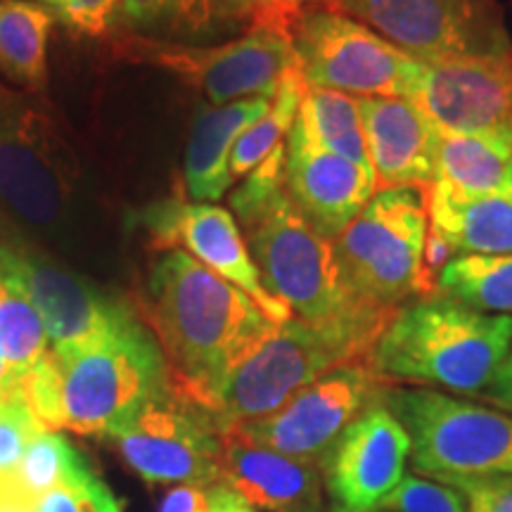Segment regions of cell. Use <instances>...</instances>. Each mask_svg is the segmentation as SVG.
<instances>
[{"mask_svg": "<svg viewBox=\"0 0 512 512\" xmlns=\"http://www.w3.org/2000/svg\"><path fill=\"white\" fill-rule=\"evenodd\" d=\"M437 294L472 311L512 316V254H458L439 275Z\"/></svg>", "mask_w": 512, "mask_h": 512, "instance_id": "cell-26", "label": "cell"}, {"mask_svg": "<svg viewBox=\"0 0 512 512\" xmlns=\"http://www.w3.org/2000/svg\"><path fill=\"white\" fill-rule=\"evenodd\" d=\"M271 107V98H245L228 105H202L192 121L185 147V190L192 202L223 200L233 188L230 152L256 119Z\"/></svg>", "mask_w": 512, "mask_h": 512, "instance_id": "cell-21", "label": "cell"}, {"mask_svg": "<svg viewBox=\"0 0 512 512\" xmlns=\"http://www.w3.org/2000/svg\"><path fill=\"white\" fill-rule=\"evenodd\" d=\"M88 472H93L91 465L72 441L60 432L43 430L31 441L10 477L0 482V505L29 512L38 498Z\"/></svg>", "mask_w": 512, "mask_h": 512, "instance_id": "cell-24", "label": "cell"}, {"mask_svg": "<svg viewBox=\"0 0 512 512\" xmlns=\"http://www.w3.org/2000/svg\"><path fill=\"white\" fill-rule=\"evenodd\" d=\"M17 392H19L17 377L12 375L8 363H5L3 351H0V401H8L10 396H15Z\"/></svg>", "mask_w": 512, "mask_h": 512, "instance_id": "cell-39", "label": "cell"}, {"mask_svg": "<svg viewBox=\"0 0 512 512\" xmlns=\"http://www.w3.org/2000/svg\"><path fill=\"white\" fill-rule=\"evenodd\" d=\"M294 124L302 128V133L311 143L320 145L323 150H330L339 157H347L351 162L373 169L368 159L358 98H354V95L309 88Z\"/></svg>", "mask_w": 512, "mask_h": 512, "instance_id": "cell-27", "label": "cell"}, {"mask_svg": "<svg viewBox=\"0 0 512 512\" xmlns=\"http://www.w3.org/2000/svg\"><path fill=\"white\" fill-rule=\"evenodd\" d=\"M105 439L147 484H219L221 434L211 415L171 384Z\"/></svg>", "mask_w": 512, "mask_h": 512, "instance_id": "cell-12", "label": "cell"}, {"mask_svg": "<svg viewBox=\"0 0 512 512\" xmlns=\"http://www.w3.org/2000/svg\"><path fill=\"white\" fill-rule=\"evenodd\" d=\"M29 512H121V508L110 486L88 472L38 498Z\"/></svg>", "mask_w": 512, "mask_h": 512, "instance_id": "cell-32", "label": "cell"}, {"mask_svg": "<svg viewBox=\"0 0 512 512\" xmlns=\"http://www.w3.org/2000/svg\"><path fill=\"white\" fill-rule=\"evenodd\" d=\"M53 354L62 399V432L107 437L169 387V368L136 306L107 330Z\"/></svg>", "mask_w": 512, "mask_h": 512, "instance_id": "cell-6", "label": "cell"}, {"mask_svg": "<svg viewBox=\"0 0 512 512\" xmlns=\"http://www.w3.org/2000/svg\"><path fill=\"white\" fill-rule=\"evenodd\" d=\"M36 3H41V5H46V8H50L55 12V5H57V0H36Z\"/></svg>", "mask_w": 512, "mask_h": 512, "instance_id": "cell-43", "label": "cell"}, {"mask_svg": "<svg viewBox=\"0 0 512 512\" xmlns=\"http://www.w3.org/2000/svg\"><path fill=\"white\" fill-rule=\"evenodd\" d=\"M384 387L387 384L368 361L344 363L294 394L275 413L242 422L226 434L320 467L342 432L380 399Z\"/></svg>", "mask_w": 512, "mask_h": 512, "instance_id": "cell-14", "label": "cell"}, {"mask_svg": "<svg viewBox=\"0 0 512 512\" xmlns=\"http://www.w3.org/2000/svg\"><path fill=\"white\" fill-rule=\"evenodd\" d=\"M216 512H254L247 503H242L238 496L230 494L226 486H221V496H219V510Z\"/></svg>", "mask_w": 512, "mask_h": 512, "instance_id": "cell-40", "label": "cell"}, {"mask_svg": "<svg viewBox=\"0 0 512 512\" xmlns=\"http://www.w3.org/2000/svg\"><path fill=\"white\" fill-rule=\"evenodd\" d=\"M219 24L245 29H275L290 34L299 5L294 0H214Z\"/></svg>", "mask_w": 512, "mask_h": 512, "instance_id": "cell-33", "label": "cell"}, {"mask_svg": "<svg viewBox=\"0 0 512 512\" xmlns=\"http://www.w3.org/2000/svg\"><path fill=\"white\" fill-rule=\"evenodd\" d=\"M287 145L275 147L230 195L266 290L311 325L354 323L394 311L356 302L339 278L332 242L318 235L285 192ZM399 311V309H396Z\"/></svg>", "mask_w": 512, "mask_h": 512, "instance_id": "cell-2", "label": "cell"}, {"mask_svg": "<svg viewBox=\"0 0 512 512\" xmlns=\"http://www.w3.org/2000/svg\"><path fill=\"white\" fill-rule=\"evenodd\" d=\"M437 181L463 195H508L512 192V147L441 131Z\"/></svg>", "mask_w": 512, "mask_h": 512, "instance_id": "cell-25", "label": "cell"}, {"mask_svg": "<svg viewBox=\"0 0 512 512\" xmlns=\"http://www.w3.org/2000/svg\"><path fill=\"white\" fill-rule=\"evenodd\" d=\"M138 313L162 349L171 387L204 411L278 325L249 294L181 249L159 254Z\"/></svg>", "mask_w": 512, "mask_h": 512, "instance_id": "cell-1", "label": "cell"}, {"mask_svg": "<svg viewBox=\"0 0 512 512\" xmlns=\"http://www.w3.org/2000/svg\"><path fill=\"white\" fill-rule=\"evenodd\" d=\"M467 508V496L456 486L439 479L403 475L401 482L366 512H467Z\"/></svg>", "mask_w": 512, "mask_h": 512, "instance_id": "cell-31", "label": "cell"}, {"mask_svg": "<svg viewBox=\"0 0 512 512\" xmlns=\"http://www.w3.org/2000/svg\"><path fill=\"white\" fill-rule=\"evenodd\" d=\"M377 188L427 190L437 181V124L406 98H358Z\"/></svg>", "mask_w": 512, "mask_h": 512, "instance_id": "cell-19", "label": "cell"}, {"mask_svg": "<svg viewBox=\"0 0 512 512\" xmlns=\"http://www.w3.org/2000/svg\"><path fill=\"white\" fill-rule=\"evenodd\" d=\"M382 401L411 437L422 475L482 479L512 475V413L427 387L387 384Z\"/></svg>", "mask_w": 512, "mask_h": 512, "instance_id": "cell-8", "label": "cell"}, {"mask_svg": "<svg viewBox=\"0 0 512 512\" xmlns=\"http://www.w3.org/2000/svg\"><path fill=\"white\" fill-rule=\"evenodd\" d=\"M114 53L166 69L200 91L209 105L273 98L285 76L299 69L292 36L275 29H247L219 46H183L126 36L114 46Z\"/></svg>", "mask_w": 512, "mask_h": 512, "instance_id": "cell-11", "label": "cell"}, {"mask_svg": "<svg viewBox=\"0 0 512 512\" xmlns=\"http://www.w3.org/2000/svg\"><path fill=\"white\" fill-rule=\"evenodd\" d=\"M510 351L512 316L479 313L434 294L394 313L368 363L384 384L491 399Z\"/></svg>", "mask_w": 512, "mask_h": 512, "instance_id": "cell-3", "label": "cell"}, {"mask_svg": "<svg viewBox=\"0 0 512 512\" xmlns=\"http://www.w3.org/2000/svg\"><path fill=\"white\" fill-rule=\"evenodd\" d=\"M427 219L460 254H512V192L463 195L434 181L425 190Z\"/></svg>", "mask_w": 512, "mask_h": 512, "instance_id": "cell-22", "label": "cell"}, {"mask_svg": "<svg viewBox=\"0 0 512 512\" xmlns=\"http://www.w3.org/2000/svg\"><path fill=\"white\" fill-rule=\"evenodd\" d=\"M285 145L287 197L309 226L332 242L373 200L375 171L311 143L297 124Z\"/></svg>", "mask_w": 512, "mask_h": 512, "instance_id": "cell-18", "label": "cell"}, {"mask_svg": "<svg viewBox=\"0 0 512 512\" xmlns=\"http://www.w3.org/2000/svg\"><path fill=\"white\" fill-rule=\"evenodd\" d=\"M138 223L147 230L157 249H181L190 254L211 273L221 275L223 280L249 294L273 323L294 318L292 311L266 290L240 223L230 209L221 204L185 202L171 197L147 207Z\"/></svg>", "mask_w": 512, "mask_h": 512, "instance_id": "cell-15", "label": "cell"}, {"mask_svg": "<svg viewBox=\"0 0 512 512\" xmlns=\"http://www.w3.org/2000/svg\"><path fill=\"white\" fill-rule=\"evenodd\" d=\"M292 46L306 88L354 98H411L422 62L332 5H304Z\"/></svg>", "mask_w": 512, "mask_h": 512, "instance_id": "cell-9", "label": "cell"}, {"mask_svg": "<svg viewBox=\"0 0 512 512\" xmlns=\"http://www.w3.org/2000/svg\"><path fill=\"white\" fill-rule=\"evenodd\" d=\"M0 512H19V510L10 508V505H0Z\"/></svg>", "mask_w": 512, "mask_h": 512, "instance_id": "cell-44", "label": "cell"}, {"mask_svg": "<svg viewBox=\"0 0 512 512\" xmlns=\"http://www.w3.org/2000/svg\"><path fill=\"white\" fill-rule=\"evenodd\" d=\"M0 273L29 297L46 325L50 349H67L107 330L133 304L102 292L64 259L0 219Z\"/></svg>", "mask_w": 512, "mask_h": 512, "instance_id": "cell-13", "label": "cell"}, {"mask_svg": "<svg viewBox=\"0 0 512 512\" xmlns=\"http://www.w3.org/2000/svg\"><path fill=\"white\" fill-rule=\"evenodd\" d=\"M0 408H3V401H0Z\"/></svg>", "mask_w": 512, "mask_h": 512, "instance_id": "cell-45", "label": "cell"}, {"mask_svg": "<svg viewBox=\"0 0 512 512\" xmlns=\"http://www.w3.org/2000/svg\"><path fill=\"white\" fill-rule=\"evenodd\" d=\"M411 437L382 396L351 422L325 456V489L335 512H366L406 475Z\"/></svg>", "mask_w": 512, "mask_h": 512, "instance_id": "cell-17", "label": "cell"}, {"mask_svg": "<svg viewBox=\"0 0 512 512\" xmlns=\"http://www.w3.org/2000/svg\"><path fill=\"white\" fill-rule=\"evenodd\" d=\"M55 12L76 34L105 36L117 17V0H57Z\"/></svg>", "mask_w": 512, "mask_h": 512, "instance_id": "cell-35", "label": "cell"}, {"mask_svg": "<svg viewBox=\"0 0 512 512\" xmlns=\"http://www.w3.org/2000/svg\"><path fill=\"white\" fill-rule=\"evenodd\" d=\"M53 10L36 0H0V74L29 93L48 83Z\"/></svg>", "mask_w": 512, "mask_h": 512, "instance_id": "cell-23", "label": "cell"}, {"mask_svg": "<svg viewBox=\"0 0 512 512\" xmlns=\"http://www.w3.org/2000/svg\"><path fill=\"white\" fill-rule=\"evenodd\" d=\"M460 252L453 245L451 240L441 233L439 228L427 226V238H425V249H422V268H425L427 280H430L432 290L437 292L439 275L444 273V268L456 259Z\"/></svg>", "mask_w": 512, "mask_h": 512, "instance_id": "cell-38", "label": "cell"}, {"mask_svg": "<svg viewBox=\"0 0 512 512\" xmlns=\"http://www.w3.org/2000/svg\"><path fill=\"white\" fill-rule=\"evenodd\" d=\"M221 484H178L162 498L159 512H216Z\"/></svg>", "mask_w": 512, "mask_h": 512, "instance_id": "cell-37", "label": "cell"}, {"mask_svg": "<svg viewBox=\"0 0 512 512\" xmlns=\"http://www.w3.org/2000/svg\"><path fill=\"white\" fill-rule=\"evenodd\" d=\"M0 351L17 382L50 354V339L29 297L0 273Z\"/></svg>", "mask_w": 512, "mask_h": 512, "instance_id": "cell-29", "label": "cell"}, {"mask_svg": "<svg viewBox=\"0 0 512 512\" xmlns=\"http://www.w3.org/2000/svg\"><path fill=\"white\" fill-rule=\"evenodd\" d=\"M41 432V422L34 418L22 394L17 392L8 401H3V408H0V482L10 477L31 441Z\"/></svg>", "mask_w": 512, "mask_h": 512, "instance_id": "cell-34", "label": "cell"}, {"mask_svg": "<svg viewBox=\"0 0 512 512\" xmlns=\"http://www.w3.org/2000/svg\"><path fill=\"white\" fill-rule=\"evenodd\" d=\"M128 31L200 34L219 24L214 0H117V17Z\"/></svg>", "mask_w": 512, "mask_h": 512, "instance_id": "cell-30", "label": "cell"}, {"mask_svg": "<svg viewBox=\"0 0 512 512\" xmlns=\"http://www.w3.org/2000/svg\"><path fill=\"white\" fill-rule=\"evenodd\" d=\"M309 88H306L304 76L299 69H294L280 83L278 93L271 98V107L261 119H256L252 126L238 138L233 152H230V178L233 183L252 174L264 159L271 155L275 147L285 145L290 136L294 121H297L299 107Z\"/></svg>", "mask_w": 512, "mask_h": 512, "instance_id": "cell-28", "label": "cell"}, {"mask_svg": "<svg viewBox=\"0 0 512 512\" xmlns=\"http://www.w3.org/2000/svg\"><path fill=\"white\" fill-rule=\"evenodd\" d=\"M420 62L512 60L501 0H335Z\"/></svg>", "mask_w": 512, "mask_h": 512, "instance_id": "cell-10", "label": "cell"}, {"mask_svg": "<svg viewBox=\"0 0 512 512\" xmlns=\"http://www.w3.org/2000/svg\"><path fill=\"white\" fill-rule=\"evenodd\" d=\"M394 313L335 325H311L299 318L278 323L223 380L207 411L216 430L226 434L242 422L266 418L330 370L368 361Z\"/></svg>", "mask_w": 512, "mask_h": 512, "instance_id": "cell-5", "label": "cell"}, {"mask_svg": "<svg viewBox=\"0 0 512 512\" xmlns=\"http://www.w3.org/2000/svg\"><path fill=\"white\" fill-rule=\"evenodd\" d=\"M219 484L249 508L266 512H323V472L266 446L221 437Z\"/></svg>", "mask_w": 512, "mask_h": 512, "instance_id": "cell-20", "label": "cell"}, {"mask_svg": "<svg viewBox=\"0 0 512 512\" xmlns=\"http://www.w3.org/2000/svg\"><path fill=\"white\" fill-rule=\"evenodd\" d=\"M408 100L439 131L512 147V60L422 62Z\"/></svg>", "mask_w": 512, "mask_h": 512, "instance_id": "cell-16", "label": "cell"}, {"mask_svg": "<svg viewBox=\"0 0 512 512\" xmlns=\"http://www.w3.org/2000/svg\"><path fill=\"white\" fill-rule=\"evenodd\" d=\"M294 3H297L299 8H304V5H332L335 0H294Z\"/></svg>", "mask_w": 512, "mask_h": 512, "instance_id": "cell-42", "label": "cell"}, {"mask_svg": "<svg viewBox=\"0 0 512 512\" xmlns=\"http://www.w3.org/2000/svg\"><path fill=\"white\" fill-rule=\"evenodd\" d=\"M0 204L43 247L83 254L93 238V197L72 147L27 95L0 86Z\"/></svg>", "mask_w": 512, "mask_h": 512, "instance_id": "cell-4", "label": "cell"}, {"mask_svg": "<svg viewBox=\"0 0 512 512\" xmlns=\"http://www.w3.org/2000/svg\"><path fill=\"white\" fill-rule=\"evenodd\" d=\"M491 399L512 411V377H498L494 396H491Z\"/></svg>", "mask_w": 512, "mask_h": 512, "instance_id": "cell-41", "label": "cell"}, {"mask_svg": "<svg viewBox=\"0 0 512 512\" xmlns=\"http://www.w3.org/2000/svg\"><path fill=\"white\" fill-rule=\"evenodd\" d=\"M467 496V512H512V475L482 479H444Z\"/></svg>", "mask_w": 512, "mask_h": 512, "instance_id": "cell-36", "label": "cell"}, {"mask_svg": "<svg viewBox=\"0 0 512 512\" xmlns=\"http://www.w3.org/2000/svg\"><path fill=\"white\" fill-rule=\"evenodd\" d=\"M427 226L425 190L377 188L368 207L332 240L351 297L384 311L434 297L422 268Z\"/></svg>", "mask_w": 512, "mask_h": 512, "instance_id": "cell-7", "label": "cell"}]
</instances>
